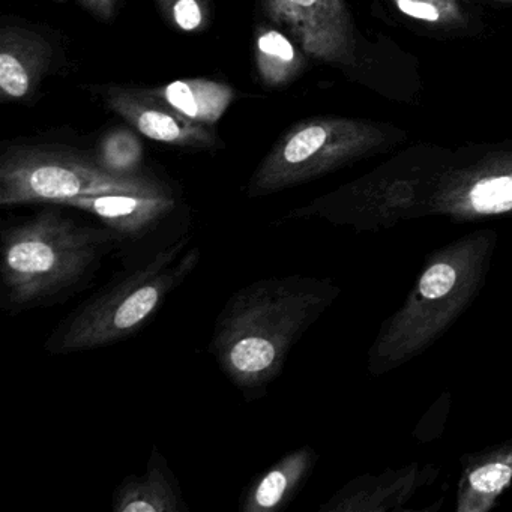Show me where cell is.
<instances>
[{"label":"cell","mask_w":512,"mask_h":512,"mask_svg":"<svg viewBox=\"0 0 512 512\" xmlns=\"http://www.w3.org/2000/svg\"><path fill=\"white\" fill-rule=\"evenodd\" d=\"M385 133L361 119L313 118L293 125L272 146L247 185L250 199L271 196L377 148Z\"/></svg>","instance_id":"cell-5"},{"label":"cell","mask_w":512,"mask_h":512,"mask_svg":"<svg viewBox=\"0 0 512 512\" xmlns=\"http://www.w3.org/2000/svg\"><path fill=\"white\" fill-rule=\"evenodd\" d=\"M149 92L179 115L205 127L217 124L235 100L232 86L208 79L178 80Z\"/></svg>","instance_id":"cell-12"},{"label":"cell","mask_w":512,"mask_h":512,"mask_svg":"<svg viewBox=\"0 0 512 512\" xmlns=\"http://www.w3.org/2000/svg\"><path fill=\"white\" fill-rule=\"evenodd\" d=\"M98 92L113 113L146 139L190 149H215L220 145L211 128L179 115L149 89L104 86Z\"/></svg>","instance_id":"cell-7"},{"label":"cell","mask_w":512,"mask_h":512,"mask_svg":"<svg viewBox=\"0 0 512 512\" xmlns=\"http://www.w3.org/2000/svg\"><path fill=\"white\" fill-rule=\"evenodd\" d=\"M254 62L260 82L271 89L295 82L307 67L304 52L280 29L268 25L257 28Z\"/></svg>","instance_id":"cell-13"},{"label":"cell","mask_w":512,"mask_h":512,"mask_svg":"<svg viewBox=\"0 0 512 512\" xmlns=\"http://www.w3.org/2000/svg\"><path fill=\"white\" fill-rule=\"evenodd\" d=\"M103 194L175 197L157 176L119 178L101 169L94 154L55 145H13L0 158V205H62Z\"/></svg>","instance_id":"cell-4"},{"label":"cell","mask_w":512,"mask_h":512,"mask_svg":"<svg viewBox=\"0 0 512 512\" xmlns=\"http://www.w3.org/2000/svg\"><path fill=\"white\" fill-rule=\"evenodd\" d=\"M455 284V271L445 263L434 265L422 275L419 290L422 296L428 299H437L451 292L452 286Z\"/></svg>","instance_id":"cell-17"},{"label":"cell","mask_w":512,"mask_h":512,"mask_svg":"<svg viewBox=\"0 0 512 512\" xmlns=\"http://www.w3.org/2000/svg\"><path fill=\"white\" fill-rule=\"evenodd\" d=\"M53 64V47L40 32L26 26L0 29V101L25 103L40 91Z\"/></svg>","instance_id":"cell-8"},{"label":"cell","mask_w":512,"mask_h":512,"mask_svg":"<svg viewBox=\"0 0 512 512\" xmlns=\"http://www.w3.org/2000/svg\"><path fill=\"white\" fill-rule=\"evenodd\" d=\"M61 206L94 215L104 226L115 230L125 244L154 236L161 224L175 214L178 200L176 197L103 194L77 197L67 200Z\"/></svg>","instance_id":"cell-9"},{"label":"cell","mask_w":512,"mask_h":512,"mask_svg":"<svg viewBox=\"0 0 512 512\" xmlns=\"http://www.w3.org/2000/svg\"><path fill=\"white\" fill-rule=\"evenodd\" d=\"M301 277H269L236 290L215 320L208 352L248 403L265 397L319 308Z\"/></svg>","instance_id":"cell-2"},{"label":"cell","mask_w":512,"mask_h":512,"mask_svg":"<svg viewBox=\"0 0 512 512\" xmlns=\"http://www.w3.org/2000/svg\"><path fill=\"white\" fill-rule=\"evenodd\" d=\"M94 157L101 169L119 178L148 175V172H143L145 146L134 128L130 130V128L118 127L107 131L101 137Z\"/></svg>","instance_id":"cell-14"},{"label":"cell","mask_w":512,"mask_h":512,"mask_svg":"<svg viewBox=\"0 0 512 512\" xmlns=\"http://www.w3.org/2000/svg\"><path fill=\"white\" fill-rule=\"evenodd\" d=\"M167 23L185 32L199 34L211 22L209 0H155Z\"/></svg>","instance_id":"cell-15"},{"label":"cell","mask_w":512,"mask_h":512,"mask_svg":"<svg viewBox=\"0 0 512 512\" xmlns=\"http://www.w3.org/2000/svg\"><path fill=\"white\" fill-rule=\"evenodd\" d=\"M113 512H188L178 478L157 445L143 475H128L112 496Z\"/></svg>","instance_id":"cell-10"},{"label":"cell","mask_w":512,"mask_h":512,"mask_svg":"<svg viewBox=\"0 0 512 512\" xmlns=\"http://www.w3.org/2000/svg\"><path fill=\"white\" fill-rule=\"evenodd\" d=\"M397 10L410 19L439 26H460L464 13L457 0H392Z\"/></svg>","instance_id":"cell-16"},{"label":"cell","mask_w":512,"mask_h":512,"mask_svg":"<svg viewBox=\"0 0 512 512\" xmlns=\"http://www.w3.org/2000/svg\"><path fill=\"white\" fill-rule=\"evenodd\" d=\"M188 244L190 236L175 239L74 308L47 337L46 352L68 356L104 349L143 331L199 266L202 251Z\"/></svg>","instance_id":"cell-3"},{"label":"cell","mask_w":512,"mask_h":512,"mask_svg":"<svg viewBox=\"0 0 512 512\" xmlns=\"http://www.w3.org/2000/svg\"><path fill=\"white\" fill-rule=\"evenodd\" d=\"M58 2H67V0H58ZM74 2L103 22L115 19L118 0H74Z\"/></svg>","instance_id":"cell-19"},{"label":"cell","mask_w":512,"mask_h":512,"mask_svg":"<svg viewBox=\"0 0 512 512\" xmlns=\"http://www.w3.org/2000/svg\"><path fill=\"white\" fill-rule=\"evenodd\" d=\"M497 2H503V4H511L512 5V0H497Z\"/></svg>","instance_id":"cell-20"},{"label":"cell","mask_w":512,"mask_h":512,"mask_svg":"<svg viewBox=\"0 0 512 512\" xmlns=\"http://www.w3.org/2000/svg\"><path fill=\"white\" fill-rule=\"evenodd\" d=\"M124 245L109 227L89 226L49 205L0 230V305L11 316L64 304Z\"/></svg>","instance_id":"cell-1"},{"label":"cell","mask_w":512,"mask_h":512,"mask_svg":"<svg viewBox=\"0 0 512 512\" xmlns=\"http://www.w3.org/2000/svg\"><path fill=\"white\" fill-rule=\"evenodd\" d=\"M310 466L308 449H296L283 455L248 484L239 502V511H283L301 487Z\"/></svg>","instance_id":"cell-11"},{"label":"cell","mask_w":512,"mask_h":512,"mask_svg":"<svg viewBox=\"0 0 512 512\" xmlns=\"http://www.w3.org/2000/svg\"><path fill=\"white\" fill-rule=\"evenodd\" d=\"M265 16L290 32L302 52L332 67H352L356 38L346 0H260Z\"/></svg>","instance_id":"cell-6"},{"label":"cell","mask_w":512,"mask_h":512,"mask_svg":"<svg viewBox=\"0 0 512 512\" xmlns=\"http://www.w3.org/2000/svg\"><path fill=\"white\" fill-rule=\"evenodd\" d=\"M511 476V467L500 463L487 464V466L479 467L470 475V484L475 490L482 491V493H493L508 484Z\"/></svg>","instance_id":"cell-18"}]
</instances>
